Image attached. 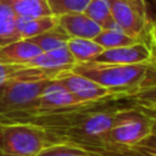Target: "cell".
Returning a JSON list of instances; mask_svg holds the SVG:
<instances>
[{
    "instance_id": "cell-19",
    "label": "cell",
    "mask_w": 156,
    "mask_h": 156,
    "mask_svg": "<svg viewBox=\"0 0 156 156\" xmlns=\"http://www.w3.org/2000/svg\"><path fill=\"white\" fill-rule=\"evenodd\" d=\"M50 12L55 17L68 13L84 12L90 0H46Z\"/></svg>"
},
{
    "instance_id": "cell-15",
    "label": "cell",
    "mask_w": 156,
    "mask_h": 156,
    "mask_svg": "<svg viewBox=\"0 0 156 156\" xmlns=\"http://www.w3.org/2000/svg\"><path fill=\"white\" fill-rule=\"evenodd\" d=\"M15 11L17 17H44L52 16L46 0H5Z\"/></svg>"
},
{
    "instance_id": "cell-21",
    "label": "cell",
    "mask_w": 156,
    "mask_h": 156,
    "mask_svg": "<svg viewBox=\"0 0 156 156\" xmlns=\"http://www.w3.org/2000/svg\"><path fill=\"white\" fill-rule=\"evenodd\" d=\"M88 152H90V156H139L129 146L118 145H102Z\"/></svg>"
},
{
    "instance_id": "cell-25",
    "label": "cell",
    "mask_w": 156,
    "mask_h": 156,
    "mask_svg": "<svg viewBox=\"0 0 156 156\" xmlns=\"http://www.w3.org/2000/svg\"><path fill=\"white\" fill-rule=\"evenodd\" d=\"M151 122V134L156 135V105H138Z\"/></svg>"
},
{
    "instance_id": "cell-18",
    "label": "cell",
    "mask_w": 156,
    "mask_h": 156,
    "mask_svg": "<svg viewBox=\"0 0 156 156\" xmlns=\"http://www.w3.org/2000/svg\"><path fill=\"white\" fill-rule=\"evenodd\" d=\"M93 40L102 49H115V48L127 46L138 41L123 32L110 30V29H101L100 33Z\"/></svg>"
},
{
    "instance_id": "cell-2",
    "label": "cell",
    "mask_w": 156,
    "mask_h": 156,
    "mask_svg": "<svg viewBox=\"0 0 156 156\" xmlns=\"http://www.w3.org/2000/svg\"><path fill=\"white\" fill-rule=\"evenodd\" d=\"M149 65H112L84 62L76 63L72 72L84 76L104 88L123 96H129L140 89Z\"/></svg>"
},
{
    "instance_id": "cell-26",
    "label": "cell",
    "mask_w": 156,
    "mask_h": 156,
    "mask_svg": "<svg viewBox=\"0 0 156 156\" xmlns=\"http://www.w3.org/2000/svg\"><path fill=\"white\" fill-rule=\"evenodd\" d=\"M147 40H149V46L152 51V55H154V62H156V21L151 22V24L149 26V29H147Z\"/></svg>"
},
{
    "instance_id": "cell-7",
    "label": "cell",
    "mask_w": 156,
    "mask_h": 156,
    "mask_svg": "<svg viewBox=\"0 0 156 156\" xmlns=\"http://www.w3.org/2000/svg\"><path fill=\"white\" fill-rule=\"evenodd\" d=\"M80 102H78L74 96L56 79L50 80L46 87L43 89L39 99H38V105L35 110L21 116L13 122H23L28 117L33 115H39V113H50V112H56V111H62L67 110L69 107L77 106Z\"/></svg>"
},
{
    "instance_id": "cell-1",
    "label": "cell",
    "mask_w": 156,
    "mask_h": 156,
    "mask_svg": "<svg viewBox=\"0 0 156 156\" xmlns=\"http://www.w3.org/2000/svg\"><path fill=\"white\" fill-rule=\"evenodd\" d=\"M134 104L129 96H111L62 111L33 115L23 122L43 127L52 144H71L90 151L105 145L117 112Z\"/></svg>"
},
{
    "instance_id": "cell-12",
    "label": "cell",
    "mask_w": 156,
    "mask_h": 156,
    "mask_svg": "<svg viewBox=\"0 0 156 156\" xmlns=\"http://www.w3.org/2000/svg\"><path fill=\"white\" fill-rule=\"evenodd\" d=\"M57 24V17L44 16L35 18L17 17V30L21 39H29L37 37Z\"/></svg>"
},
{
    "instance_id": "cell-17",
    "label": "cell",
    "mask_w": 156,
    "mask_h": 156,
    "mask_svg": "<svg viewBox=\"0 0 156 156\" xmlns=\"http://www.w3.org/2000/svg\"><path fill=\"white\" fill-rule=\"evenodd\" d=\"M84 13L96 22L102 29H108L115 22L111 15L110 0H90Z\"/></svg>"
},
{
    "instance_id": "cell-5",
    "label": "cell",
    "mask_w": 156,
    "mask_h": 156,
    "mask_svg": "<svg viewBox=\"0 0 156 156\" xmlns=\"http://www.w3.org/2000/svg\"><path fill=\"white\" fill-rule=\"evenodd\" d=\"M111 15L123 33L145 41L151 18L145 0H110Z\"/></svg>"
},
{
    "instance_id": "cell-23",
    "label": "cell",
    "mask_w": 156,
    "mask_h": 156,
    "mask_svg": "<svg viewBox=\"0 0 156 156\" xmlns=\"http://www.w3.org/2000/svg\"><path fill=\"white\" fill-rule=\"evenodd\" d=\"M135 105H156V87H149L129 95Z\"/></svg>"
},
{
    "instance_id": "cell-13",
    "label": "cell",
    "mask_w": 156,
    "mask_h": 156,
    "mask_svg": "<svg viewBox=\"0 0 156 156\" xmlns=\"http://www.w3.org/2000/svg\"><path fill=\"white\" fill-rule=\"evenodd\" d=\"M17 40H21L17 30V15L5 0H0V46Z\"/></svg>"
},
{
    "instance_id": "cell-22",
    "label": "cell",
    "mask_w": 156,
    "mask_h": 156,
    "mask_svg": "<svg viewBox=\"0 0 156 156\" xmlns=\"http://www.w3.org/2000/svg\"><path fill=\"white\" fill-rule=\"evenodd\" d=\"M129 147L139 156H156V135L150 134L138 144Z\"/></svg>"
},
{
    "instance_id": "cell-6",
    "label": "cell",
    "mask_w": 156,
    "mask_h": 156,
    "mask_svg": "<svg viewBox=\"0 0 156 156\" xmlns=\"http://www.w3.org/2000/svg\"><path fill=\"white\" fill-rule=\"evenodd\" d=\"M55 79L58 80L80 104L94 102L111 96H123L72 71L61 72L56 76Z\"/></svg>"
},
{
    "instance_id": "cell-24",
    "label": "cell",
    "mask_w": 156,
    "mask_h": 156,
    "mask_svg": "<svg viewBox=\"0 0 156 156\" xmlns=\"http://www.w3.org/2000/svg\"><path fill=\"white\" fill-rule=\"evenodd\" d=\"M149 87H156V62H152V63L149 65L146 74L143 79V82H141L140 89L149 88Z\"/></svg>"
},
{
    "instance_id": "cell-14",
    "label": "cell",
    "mask_w": 156,
    "mask_h": 156,
    "mask_svg": "<svg viewBox=\"0 0 156 156\" xmlns=\"http://www.w3.org/2000/svg\"><path fill=\"white\" fill-rule=\"evenodd\" d=\"M66 46L73 56L76 63L89 62L104 50L93 39L83 38H69Z\"/></svg>"
},
{
    "instance_id": "cell-20",
    "label": "cell",
    "mask_w": 156,
    "mask_h": 156,
    "mask_svg": "<svg viewBox=\"0 0 156 156\" xmlns=\"http://www.w3.org/2000/svg\"><path fill=\"white\" fill-rule=\"evenodd\" d=\"M35 156H90V152L76 145L57 143L44 147Z\"/></svg>"
},
{
    "instance_id": "cell-28",
    "label": "cell",
    "mask_w": 156,
    "mask_h": 156,
    "mask_svg": "<svg viewBox=\"0 0 156 156\" xmlns=\"http://www.w3.org/2000/svg\"><path fill=\"white\" fill-rule=\"evenodd\" d=\"M155 2H156V0H155Z\"/></svg>"
},
{
    "instance_id": "cell-10",
    "label": "cell",
    "mask_w": 156,
    "mask_h": 156,
    "mask_svg": "<svg viewBox=\"0 0 156 156\" xmlns=\"http://www.w3.org/2000/svg\"><path fill=\"white\" fill-rule=\"evenodd\" d=\"M23 65L38 67V68L52 72L55 74H58L65 71H71L72 67L76 65V61L71 55L69 50L67 49V46H62L55 50L41 52L35 58Z\"/></svg>"
},
{
    "instance_id": "cell-8",
    "label": "cell",
    "mask_w": 156,
    "mask_h": 156,
    "mask_svg": "<svg viewBox=\"0 0 156 156\" xmlns=\"http://www.w3.org/2000/svg\"><path fill=\"white\" fill-rule=\"evenodd\" d=\"M89 62L112 65H150L154 62V55L146 41H136L127 46L104 49Z\"/></svg>"
},
{
    "instance_id": "cell-11",
    "label": "cell",
    "mask_w": 156,
    "mask_h": 156,
    "mask_svg": "<svg viewBox=\"0 0 156 156\" xmlns=\"http://www.w3.org/2000/svg\"><path fill=\"white\" fill-rule=\"evenodd\" d=\"M43 51L28 39H21L7 45L0 46V63L2 65H23Z\"/></svg>"
},
{
    "instance_id": "cell-27",
    "label": "cell",
    "mask_w": 156,
    "mask_h": 156,
    "mask_svg": "<svg viewBox=\"0 0 156 156\" xmlns=\"http://www.w3.org/2000/svg\"><path fill=\"white\" fill-rule=\"evenodd\" d=\"M11 80V68L9 65L0 63V93L5 88V85Z\"/></svg>"
},
{
    "instance_id": "cell-3",
    "label": "cell",
    "mask_w": 156,
    "mask_h": 156,
    "mask_svg": "<svg viewBox=\"0 0 156 156\" xmlns=\"http://www.w3.org/2000/svg\"><path fill=\"white\" fill-rule=\"evenodd\" d=\"M46 130L30 122H0V156H35L51 145Z\"/></svg>"
},
{
    "instance_id": "cell-16",
    "label": "cell",
    "mask_w": 156,
    "mask_h": 156,
    "mask_svg": "<svg viewBox=\"0 0 156 156\" xmlns=\"http://www.w3.org/2000/svg\"><path fill=\"white\" fill-rule=\"evenodd\" d=\"M28 40L32 41L33 44H35L43 52H45V51H50V50H55V49L66 46L67 41L69 40V37L58 24H56L54 28H51L37 37L29 38Z\"/></svg>"
},
{
    "instance_id": "cell-9",
    "label": "cell",
    "mask_w": 156,
    "mask_h": 156,
    "mask_svg": "<svg viewBox=\"0 0 156 156\" xmlns=\"http://www.w3.org/2000/svg\"><path fill=\"white\" fill-rule=\"evenodd\" d=\"M57 24L68 34L69 38L94 39L102 29L84 12L60 16L57 17Z\"/></svg>"
},
{
    "instance_id": "cell-4",
    "label": "cell",
    "mask_w": 156,
    "mask_h": 156,
    "mask_svg": "<svg viewBox=\"0 0 156 156\" xmlns=\"http://www.w3.org/2000/svg\"><path fill=\"white\" fill-rule=\"evenodd\" d=\"M151 134V122L138 105L119 110L107 133L105 145L133 146Z\"/></svg>"
}]
</instances>
